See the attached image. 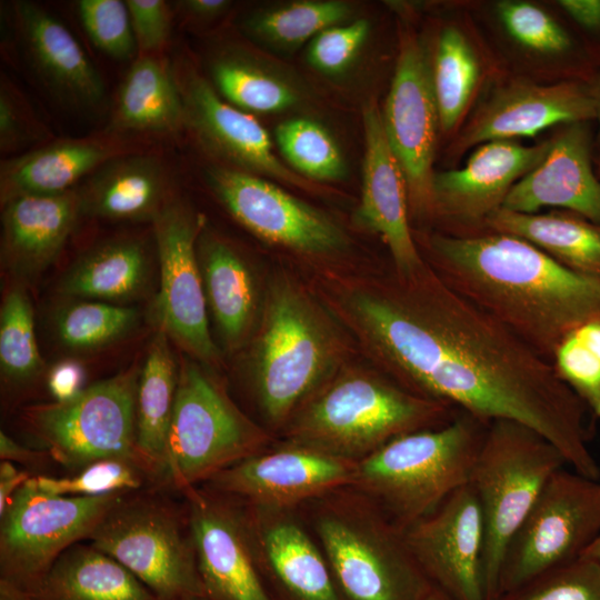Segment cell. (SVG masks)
Instances as JSON below:
<instances>
[{
  "label": "cell",
  "instance_id": "obj_36",
  "mask_svg": "<svg viewBox=\"0 0 600 600\" xmlns=\"http://www.w3.org/2000/svg\"><path fill=\"white\" fill-rule=\"evenodd\" d=\"M212 86L233 107L248 113H274L294 107L298 90L249 56L226 51L210 67Z\"/></svg>",
  "mask_w": 600,
  "mask_h": 600
},
{
  "label": "cell",
  "instance_id": "obj_38",
  "mask_svg": "<svg viewBox=\"0 0 600 600\" xmlns=\"http://www.w3.org/2000/svg\"><path fill=\"white\" fill-rule=\"evenodd\" d=\"M0 367L11 387L32 383L44 369L34 332L32 304L21 284L11 286L0 309Z\"/></svg>",
  "mask_w": 600,
  "mask_h": 600
},
{
  "label": "cell",
  "instance_id": "obj_24",
  "mask_svg": "<svg viewBox=\"0 0 600 600\" xmlns=\"http://www.w3.org/2000/svg\"><path fill=\"white\" fill-rule=\"evenodd\" d=\"M549 139L544 159L512 187L501 208L537 213L554 207L600 224V179L592 168L590 121L559 126Z\"/></svg>",
  "mask_w": 600,
  "mask_h": 600
},
{
  "label": "cell",
  "instance_id": "obj_7",
  "mask_svg": "<svg viewBox=\"0 0 600 600\" xmlns=\"http://www.w3.org/2000/svg\"><path fill=\"white\" fill-rule=\"evenodd\" d=\"M276 440L238 406L210 367L183 358L158 487L181 496Z\"/></svg>",
  "mask_w": 600,
  "mask_h": 600
},
{
  "label": "cell",
  "instance_id": "obj_31",
  "mask_svg": "<svg viewBox=\"0 0 600 600\" xmlns=\"http://www.w3.org/2000/svg\"><path fill=\"white\" fill-rule=\"evenodd\" d=\"M183 128V103L173 67L161 54H138L104 132L174 134Z\"/></svg>",
  "mask_w": 600,
  "mask_h": 600
},
{
  "label": "cell",
  "instance_id": "obj_57",
  "mask_svg": "<svg viewBox=\"0 0 600 600\" xmlns=\"http://www.w3.org/2000/svg\"><path fill=\"white\" fill-rule=\"evenodd\" d=\"M423 600H451V599L438 588L432 587V589L430 590V592L426 596Z\"/></svg>",
  "mask_w": 600,
  "mask_h": 600
},
{
  "label": "cell",
  "instance_id": "obj_46",
  "mask_svg": "<svg viewBox=\"0 0 600 600\" xmlns=\"http://www.w3.org/2000/svg\"><path fill=\"white\" fill-rule=\"evenodd\" d=\"M370 31L366 19L327 28L309 43L307 59L326 74H340L352 63Z\"/></svg>",
  "mask_w": 600,
  "mask_h": 600
},
{
  "label": "cell",
  "instance_id": "obj_14",
  "mask_svg": "<svg viewBox=\"0 0 600 600\" xmlns=\"http://www.w3.org/2000/svg\"><path fill=\"white\" fill-rule=\"evenodd\" d=\"M381 118L406 179L410 220L436 218L432 181L439 112L428 48L410 28L400 32L394 73Z\"/></svg>",
  "mask_w": 600,
  "mask_h": 600
},
{
  "label": "cell",
  "instance_id": "obj_18",
  "mask_svg": "<svg viewBox=\"0 0 600 600\" xmlns=\"http://www.w3.org/2000/svg\"><path fill=\"white\" fill-rule=\"evenodd\" d=\"M356 469L354 461L277 439L202 486L246 504L299 508L326 492L352 484Z\"/></svg>",
  "mask_w": 600,
  "mask_h": 600
},
{
  "label": "cell",
  "instance_id": "obj_23",
  "mask_svg": "<svg viewBox=\"0 0 600 600\" xmlns=\"http://www.w3.org/2000/svg\"><path fill=\"white\" fill-rule=\"evenodd\" d=\"M363 128L366 148L356 221L379 234L389 249L393 269L409 274L420 269L426 260L411 230L403 171L387 140L381 111L374 103L363 109Z\"/></svg>",
  "mask_w": 600,
  "mask_h": 600
},
{
  "label": "cell",
  "instance_id": "obj_51",
  "mask_svg": "<svg viewBox=\"0 0 600 600\" xmlns=\"http://www.w3.org/2000/svg\"><path fill=\"white\" fill-rule=\"evenodd\" d=\"M0 460L26 467H40L51 461L43 450L21 444L3 431L0 432Z\"/></svg>",
  "mask_w": 600,
  "mask_h": 600
},
{
  "label": "cell",
  "instance_id": "obj_9",
  "mask_svg": "<svg viewBox=\"0 0 600 600\" xmlns=\"http://www.w3.org/2000/svg\"><path fill=\"white\" fill-rule=\"evenodd\" d=\"M169 492L159 487L126 492L88 541L123 566L157 600L204 599L187 504Z\"/></svg>",
  "mask_w": 600,
  "mask_h": 600
},
{
  "label": "cell",
  "instance_id": "obj_3",
  "mask_svg": "<svg viewBox=\"0 0 600 600\" xmlns=\"http://www.w3.org/2000/svg\"><path fill=\"white\" fill-rule=\"evenodd\" d=\"M348 334L316 290L289 272H273L247 371L258 423L278 439L297 410L348 363Z\"/></svg>",
  "mask_w": 600,
  "mask_h": 600
},
{
  "label": "cell",
  "instance_id": "obj_54",
  "mask_svg": "<svg viewBox=\"0 0 600 600\" xmlns=\"http://www.w3.org/2000/svg\"><path fill=\"white\" fill-rule=\"evenodd\" d=\"M0 600H32L31 593L0 578Z\"/></svg>",
  "mask_w": 600,
  "mask_h": 600
},
{
  "label": "cell",
  "instance_id": "obj_49",
  "mask_svg": "<svg viewBox=\"0 0 600 600\" xmlns=\"http://www.w3.org/2000/svg\"><path fill=\"white\" fill-rule=\"evenodd\" d=\"M86 370L76 360H62L48 372L47 387L53 401H68L80 394L87 387Z\"/></svg>",
  "mask_w": 600,
  "mask_h": 600
},
{
  "label": "cell",
  "instance_id": "obj_30",
  "mask_svg": "<svg viewBox=\"0 0 600 600\" xmlns=\"http://www.w3.org/2000/svg\"><path fill=\"white\" fill-rule=\"evenodd\" d=\"M428 52L440 133L456 136L488 81L489 60L460 21L444 24Z\"/></svg>",
  "mask_w": 600,
  "mask_h": 600
},
{
  "label": "cell",
  "instance_id": "obj_6",
  "mask_svg": "<svg viewBox=\"0 0 600 600\" xmlns=\"http://www.w3.org/2000/svg\"><path fill=\"white\" fill-rule=\"evenodd\" d=\"M488 426L460 411L444 426L399 436L357 462L350 486L403 531L469 483Z\"/></svg>",
  "mask_w": 600,
  "mask_h": 600
},
{
  "label": "cell",
  "instance_id": "obj_59",
  "mask_svg": "<svg viewBox=\"0 0 600 600\" xmlns=\"http://www.w3.org/2000/svg\"><path fill=\"white\" fill-rule=\"evenodd\" d=\"M593 160L597 162V164H598V167H599V169H600V157L597 158V159L593 158Z\"/></svg>",
  "mask_w": 600,
  "mask_h": 600
},
{
  "label": "cell",
  "instance_id": "obj_43",
  "mask_svg": "<svg viewBox=\"0 0 600 600\" xmlns=\"http://www.w3.org/2000/svg\"><path fill=\"white\" fill-rule=\"evenodd\" d=\"M552 364L589 412L600 418V320L568 334L558 347Z\"/></svg>",
  "mask_w": 600,
  "mask_h": 600
},
{
  "label": "cell",
  "instance_id": "obj_26",
  "mask_svg": "<svg viewBox=\"0 0 600 600\" xmlns=\"http://www.w3.org/2000/svg\"><path fill=\"white\" fill-rule=\"evenodd\" d=\"M81 214L77 189L50 196H22L2 204L1 258L28 280L50 267Z\"/></svg>",
  "mask_w": 600,
  "mask_h": 600
},
{
  "label": "cell",
  "instance_id": "obj_28",
  "mask_svg": "<svg viewBox=\"0 0 600 600\" xmlns=\"http://www.w3.org/2000/svg\"><path fill=\"white\" fill-rule=\"evenodd\" d=\"M13 7L23 46L40 77L70 102L99 104L103 81L70 30L38 4L17 1Z\"/></svg>",
  "mask_w": 600,
  "mask_h": 600
},
{
  "label": "cell",
  "instance_id": "obj_8",
  "mask_svg": "<svg viewBox=\"0 0 600 600\" xmlns=\"http://www.w3.org/2000/svg\"><path fill=\"white\" fill-rule=\"evenodd\" d=\"M560 450L536 430L512 420L489 423L469 484L483 522L486 600H498L502 559L548 479L567 466Z\"/></svg>",
  "mask_w": 600,
  "mask_h": 600
},
{
  "label": "cell",
  "instance_id": "obj_48",
  "mask_svg": "<svg viewBox=\"0 0 600 600\" xmlns=\"http://www.w3.org/2000/svg\"><path fill=\"white\" fill-rule=\"evenodd\" d=\"M138 54H160L170 39L172 11L163 0L126 1Z\"/></svg>",
  "mask_w": 600,
  "mask_h": 600
},
{
  "label": "cell",
  "instance_id": "obj_1",
  "mask_svg": "<svg viewBox=\"0 0 600 600\" xmlns=\"http://www.w3.org/2000/svg\"><path fill=\"white\" fill-rule=\"evenodd\" d=\"M318 294L376 368L407 390L484 423L520 422L554 444L577 473L600 480L583 401L553 364L447 284L414 272L318 278Z\"/></svg>",
  "mask_w": 600,
  "mask_h": 600
},
{
  "label": "cell",
  "instance_id": "obj_58",
  "mask_svg": "<svg viewBox=\"0 0 600 600\" xmlns=\"http://www.w3.org/2000/svg\"><path fill=\"white\" fill-rule=\"evenodd\" d=\"M172 600H204V599L198 598V597H186V598H178V599H172Z\"/></svg>",
  "mask_w": 600,
  "mask_h": 600
},
{
  "label": "cell",
  "instance_id": "obj_16",
  "mask_svg": "<svg viewBox=\"0 0 600 600\" xmlns=\"http://www.w3.org/2000/svg\"><path fill=\"white\" fill-rule=\"evenodd\" d=\"M450 144L451 158L493 140L534 137L554 126L596 119L590 81L542 84L523 77L498 80Z\"/></svg>",
  "mask_w": 600,
  "mask_h": 600
},
{
  "label": "cell",
  "instance_id": "obj_42",
  "mask_svg": "<svg viewBox=\"0 0 600 600\" xmlns=\"http://www.w3.org/2000/svg\"><path fill=\"white\" fill-rule=\"evenodd\" d=\"M494 13L507 36L533 56L561 58L574 50L570 33L539 4L501 0L496 2Z\"/></svg>",
  "mask_w": 600,
  "mask_h": 600
},
{
  "label": "cell",
  "instance_id": "obj_35",
  "mask_svg": "<svg viewBox=\"0 0 600 600\" xmlns=\"http://www.w3.org/2000/svg\"><path fill=\"white\" fill-rule=\"evenodd\" d=\"M170 341L163 331H156L140 367L136 398L137 444L154 471L156 487L162 474L179 376V363Z\"/></svg>",
  "mask_w": 600,
  "mask_h": 600
},
{
  "label": "cell",
  "instance_id": "obj_12",
  "mask_svg": "<svg viewBox=\"0 0 600 600\" xmlns=\"http://www.w3.org/2000/svg\"><path fill=\"white\" fill-rule=\"evenodd\" d=\"M124 493L53 496L41 491L32 476L0 517V578L32 594L56 560L88 540Z\"/></svg>",
  "mask_w": 600,
  "mask_h": 600
},
{
  "label": "cell",
  "instance_id": "obj_5",
  "mask_svg": "<svg viewBox=\"0 0 600 600\" xmlns=\"http://www.w3.org/2000/svg\"><path fill=\"white\" fill-rule=\"evenodd\" d=\"M298 509L343 600H423L432 589L403 531L354 487L333 489Z\"/></svg>",
  "mask_w": 600,
  "mask_h": 600
},
{
  "label": "cell",
  "instance_id": "obj_20",
  "mask_svg": "<svg viewBox=\"0 0 600 600\" xmlns=\"http://www.w3.org/2000/svg\"><path fill=\"white\" fill-rule=\"evenodd\" d=\"M181 93L184 128L217 158L234 168L308 189V181L286 167L267 130L252 114L228 103L212 83L192 68L173 67Z\"/></svg>",
  "mask_w": 600,
  "mask_h": 600
},
{
  "label": "cell",
  "instance_id": "obj_40",
  "mask_svg": "<svg viewBox=\"0 0 600 600\" xmlns=\"http://www.w3.org/2000/svg\"><path fill=\"white\" fill-rule=\"evenodd\" d=\"M276 141L284 159L302 176L334 181L346 176L347 167L339 146L317 121L292 118L276 128Z\"/></svg>",
  "mask_w": 600,
  "mask_h": 600
},
{
  "label": "cell",
  "instance_id": "obj_50",
  "mask_svg": "<svg viewBox=\"0 0 600 600\" xmlns=\"http://www.w3.org/2000/svg\"><path fill=\"white\" fill-rule=\"evenodd\" d=\"M556 3L581 29L600 36V0H559Z\"/></svg>",
  "mask_w": 600,
  "mask_h": 600
},
{
  "label": "cell",
  "instance_id": "obj_32",
  "mask_svg": "<svg viewBox=\"0 0 600 600\" xmlns=\"http://www.w3.org/2000/svg\"><path fill=\"white\" fill-rule=\"evenodd\" d=\"M483 230L521 238L568 269L600 278V224L576 212L522 213L500 208L487 218Z\"/></svg>",
  "mask_w": 600,
  "mask_h": 600
},
{
  "label": "cell",
  "instance_id": "obj_22",
  "mask_svg": "<svg viewBox=\"0 0 600 600\" xmlns=\"http://www.w3.org/2000/svg\"><path fill=\"white\" fill-rule=\"evenodd\" d=\"M241 503L273 600H343L324 554L298 508Z\"/></svg>",
  "mask_w": 600,
  "mask_h": 600
},
{
  "label": "cell",
  "instance_id": "obj_13",
  "mask_svg": "<svg viewBox=\"0 0 600 600\" xmlns=\"http://www.w3.org/2000/svg\"><path fill=\"white\" fill-rule=\"evenodd\" d=\"M159 260V289L150 317L194 360L217 367L220 351L211 337L197 243L202 213L172 197L152 220Z\"/></svg>",
  "mask_w": 600,
  "mask_h": 600
},
{
  "label": "cell",
  "instance_id": "obj_33",
  "mask_svg": "<svg viewBox=\"0 0 600 600\" xmlns=\"http://www.w3.org/2000/svg\"><path fill=\"white\" fill-rule=\"evenodd\" d=\"M32 600H157L123 566L91 543L78 542L53 563Z\"/></svg>",
  "mask_w": 600,
  "mask_h": 600
},
{
  "label": "cell",
  "instance_id": "obj_45",
  "mask_svg": "<svg viewBox=\"0 0 600 600\" xmlns=\"http://www.w3.org/2000/svg\"><path fill=\"white\" fill-rule=\"evenodd\" d=\"M81 23L94 46L118 60L137 58L138 49L126 1L80 0Z\"/></svg>",
  "mask_w": 600,
  "mask_h": 600
},
{
  "label": "cell",
  "instance_id": "obj_10",
  "mask_svg": "<svg viewBox=\"0 0 600 600\" xmlns=\"http://www.w3.org/2000/svg\"><path fill=\"white\" fill-rule=\"evenodd\" d=\"M140 367H131L87 387L76 398L26 406L19 424L33 447L76 472L101 459L123 458L154 471L137 444L136 398Z\"/></svg>",
  "mask_w": 600,
  "mask_h": 600
},
{
  "label": "cell",
  "instance_id": "obj_29",
  "mask_svg": "<svg viewBox=\"0 0 600 600\" xmlns=\"http://www.w3.org/2000/svg\"><path fill=\"white\" fill-rule=\"evenodd\" d=\"M77 190L81 214L109 220L152 221L171 198L162 162L139 153L106 162Z\"/></svg>",
  "mask_w": 600,
  "mask_h": 600
},
{
  "label": "cell",
  "instance_id": "obj_39",
  "mask_svg": "<svg viewBox=\"0 0 600 600\" xmlns=\"http://www.w3.org/2000/svg\"><path fill=\"white\" fill-rule=\"evenodd\" d=\"M134 308L102 301H79L62 307L54 317L60 343L73 351H93L114 343L138 326Z\"/></svg>",
  "mask_w": 600,
  "mask_h": 600
},
{
  "label": "cell",
  "instance_id": "obj_2",
  "mask_svg": "<svg viewBox=\"0 0 600 600\" xmlns=\"http://www.w3.org/2000/svg\"><path fill=\"white\" fill-rule=\"evenodd\" d=\"M414 240L447 284L551 363L568 334L600 320V278L568 269L521 238L481 230Z\"/></svg>",
  "mask_w": 600,
  "mask_h": 600
},
{
  "label": "cell",
  "instance_id": "obj_44",
  "mask_svg": "<svg viewBox=\"0 0 600 600\" xmlns=\"http://www.w3.org/2000/svg\"><path fill=\"white\" fill-rule=\"evenodd\" d=\"M498 600H600V564L581 557L538 576Z\"/></svg>",
  "mask_w": 600,
  "mask_h": 600
},
{
  "label": "cell",
  "instance_id": "obj_11",
  "mask_svg": "<svg viewBox=\"0 0 600 600\" xmlns=\"http://www.w3.org/2000/svg\"><path fill=\"white\" fill-rule=\"evenodd\" d=\"M599 532L600 480L557 470L509 541L499 597L581 558Z\"/></svg>",
  "mask_w": 600,
  "mask_h": 600
},
{
  "label": "cell",
  "instance_id": "obj_25",
  "mask_svg": "<svg viewBox=\"0 0 600 600\" xmlns=\"http://www.w3.org/2000/svg\"><path fill=\"white\" fill-rule=\"evenodd\" d=\"M136 147L122 136L103 132L82 139H62L41 144L1 161V204L22 196L67 192L106 162L134 153Z\"/></svg>",
  "mask_w": 600,
  "mask_h": 600
},
{
  "label": "cell",
  "instance_id": "obj_19",
  "mask_svg": "<svg viewBox=\"0 0 600 600\" xmlns=\"http://www.w3.org/2000/svg\"><path fill=\"white\" fill-rule=\"evenodd\" d=\"M403 537L433 587L451 600H486L483 522L478 498L469 483L403 530Z\"/></svg>",
  "mask_w": 600,
  "mask_h": 600
},
{
  "label": "cell",
  "instance_id": "obj_17",
  "mask_svg": "<svg viewBox=\"0 0 600 600\" xmlns=\"http://www.w3.org/2000/svg\"><path fill=\"white\" fill-rule=\"evenodd\" d=\"M180 497L187 504L204 600H273L242 503L202 484Z\"/></svg>",
  "mask_w": 600,
  "mask_h": 600
},
{
  "label": "cell",
  "instance_id": "obj_41",
  "mask_svg": "<svg viewBox=\"0 0 600 600\" xmlns=\"http://www.w3.org/2000/svg\"><path fill=\"white\" fill-rule=\"evenodd\" d=\"M34 481L41 491L63 497H98L154 487L140 464L123 458L97 460L64 477L38 474Z\"/></svg>",
  "mask_w": 600,
  "mask_h": 600
},
{
  "label": "cell",
  "instance_id": "obj_4",
  "mask_svg": "<svg viewBox=\"0 0 600 600\" xmlns=\"http://www.w3.org/2000/svg\"><path fill=\"white\" fill-rule=\"evenodd\" d=\"M459 412L377 368L347 363L297 410L278 439L358 462L399 436L444 426Z\"/></svg>",
  "mask_w": 600,
  "mask_h": 600
},
{
  "label": "cell",
  "instance_id": "obj_53",
  "mask_svg": "<svg viewBox=\"0 0 600 600\" xmlns=\"http://www.w3.org/2000/svg\"><path fill=\"white\" fill-rule=\"evenodd\" d=\"M231 2L227 0H183L174 2L178 10L194 20H211L222 14Z\"/></svg>",
  "mask_w": 600,
  "mask_h": 600
},
{
  "label": "cell",
  "instance_id": "obj_55",
  "mask_svg": "<svg viewBox=\"0 0 600 600\" xmlns=\"http://www.w3.org/2000/svg\"><path fill=\"white\" fill-rule=\"evenodd\" d=\"M591 92L594 102L596 121L598 122V140L600 143V76L592 77L590 80Z\"/></svg>",
  "mask_w": 600,
  "mask_h": 600
},
{
  "label": "cell",
  "instance_id": "obj_15",
  "mask_svg": "<svg viewBox=\"0 0 600 600\" xmlns=\"http://www.w3.org/2000/svg\"><path fill=\"white\" fill-rule=\"evenodd\" d=\"M206 177L226 210L261 240L316 258L348 248L347 233L329 216L260 176L212 166Z\"/></svg>",
  "mask_w": 600,
  "mask_h": 600
},
{
  "label": "cell",
  "instance_id": "obj_37",
  "mask_svg": "<svg viewBox=\"0 0 600 600\" xmlns=\"http://www.w3.org/2000/svg\"><path fill=\"white\" fill-rule=\"evenodd\" d=\"M351 16L352 7L344 1H293L252 13L244 29L269 46L293 49L324 29L349 21Z\"/></svg>",
  "mask_w": 600,
  "mask_h": 600
},
{
  "label": "cell",
  "instance_id": "obj_52",
  "mask_svg": "<svg viewBox=\"0 0 600 600\" xmlns=\"http://www.w3.org/2000/svg\"><path fill=\"white\" fill-rule=\"evenodd\" d=\"M31 477L29 471L19 470L13 462H0V517L8 509L14 494Z\"/></svg>",
  "mask_w": 600,
  "mask_h": 600
},
{
  "label": "cell",
  "instance_id": "obj_27",
  "mask_svg": "<svg viewBox=\"0 0 600 600\" xmlns=\"http://www.w3.org/2000/svg\"><path fill=\"white\" fill-rule=\"evenodd\" d=\"M197 252L207 308L223 347L236 351L250 342L257 329L263 292L242 254L207 227Z\"/></svg>",
  "mask_w": 600,
  "mask_h": 600
},
{
  "label": "cell",
  "instance_id": "obj_47",
  "mask_svg": "<svg viewBox=\"0 0 600 600\" xmlns=\"http://www.w3.org/2000/svg\"><path fill=\"white\" fill-rule=\"evenodd\" d=\"M50 131L36 117L18 89L4 77L0 86V149L2 153L47 141Z\"/></svg>",
  "mask_w": 600,
  "mask_h": 600
},
{
  "label": "cell",
  "instance_id": "obj_34",
  "mask_svg": "<svg viewBox=\"0 0 600 600\" xmlns=\"http://www.w3.org/2000/svg\"><path fill=\"white\" fill-rule=\"evenodd\" d=\"M148 251L137 238H120L83 253L66 272L58 290L67 297L123 301L141 294L149 282Z\"/></svg>",
  "mask_w": 600,
  "mask_h": 600
},
{
  "label": "cell",
  "instance_id": "obj_56",
  "mask_svg": "<svg viewBox=\"0 0 600 600\" xmlns=\"http://www.w3.org/2000/svg\"><path fill=\"white\" fill-rule=\"evenodd\" d=\"M600 564V532L581 556Z\"/></svg>",
  "mask_w": 600,
  "mask_h": 600
},
{
  "label": "cell",
  "instance_id": "obj_21",
  "mask_svg": "<svg viewBox=\"0 0 600 600\" xmlns=\"http://www.w3.org/2000/svg\"><path fill=\"white\" fill-rule=\"evenodd\" d=\"M550 139L533 146L514 140H493L478 146L460 169L434 172L436 218L458 229L453 233L483 230L487 218L500 209L512 187L547 156Z\"/></svg>",
  "mask_w": 600,
  "mask_h": 600
}]
</instances>
